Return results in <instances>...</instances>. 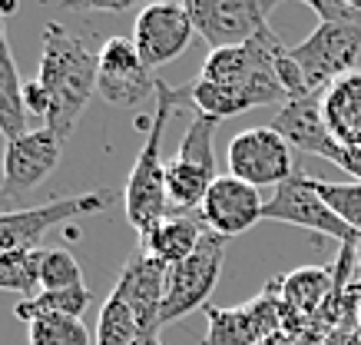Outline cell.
Returning <instances> with one entry per match:
<instances>
[{"mask_svg": "<svg viewBox=\"0 0 361 345\" xmlns=\"http://www.w3.org/2000/svg\"><path fill=\"white\" fill-rule=\"evenodd\" d=\"M99 80V54L83 37L70 34L60 23H47L40 37V67H37V83L44 87L50 100V116L44 126L56 133L70 136L77 126L80 113L97 93Z\"/></svg>", "mask_w": 361, "mask_h": 345, "instance_id": "1", "label": "cell"}, {"mask_svg": "<svg viewBox=\"0 0 361 345\" xmlns=\"http://www.w3.org/2000/svg\"><path fill=\"white\" fill-rule=\"evenodd\" d=\"M189 103V87L173 90L166 80L156 83V110L146 126V143H142L130 176L123 190V212L136 233H146L163 216H169V200H166V159H163V133L176 110Z\"/></svg>", "mask_w": 361, "mask_h": 345, "instance_id": "2", "label": "cell"}, {"mask_svg": "<svg viewBox=\"0 0 361 345\" xmlns=\"http://www.w3.org/2000/svg\"><path fill=\"white\" fill-rule=\"evenodd\" d=\"M216 126L212 116L189 123L176 156L166 163V200L169 212H192L202 206L209 186L216 183Z\"/></svg>", "mask_w": 361, "mask_h": 345, "instance_id": "3", "label": "cell"}, {"mask_svg": "<svg viewBox=\"0 0 361 345\" xmlns=\"http://www.w3.org/2000/svg\"><path fill=\"white\" fill-rule=\"evenodd\" d=\"M226 236L219 233H202L196 253L186 256L183 262L169 266L166 276V299L163 312H159V325H173L179 319H186L189 312H196L199 305H209V296L216 289V282L222 276V262H226Z\"/></svg>", "mask_w": 361, "mask_h": 345, "instance_id": "4", "label": "cell"}, {"mask_svg": "<svg viewBox=\"0 0 361 345\" xmlns=\"http://www.w3.org/2000/svg\"><path fill=\"white\" fill-rule=\"evenodd\" d=\"M206 319L209 329L202 345H259L269 335L285 332L288 309H285L279 282H269L252 302L229 305V309L206 305Z\"/></svg>", "mask_w": 361, "mask_h": 345, "instance_id": "5", "label": "cell"}, {"mask_svg": "<svg viewBox=\"0 0 361 345\" xmlns=\"http://www.w3.org/2000/svg\"><path fill=\"white\" fill-rule=\"evenodd\" d=\"M110 206H113V193L97 190V193H80V196H63V200L40 202V206H27V210L0 212V253L40 249L44 233L56 229L66 219H77V216L106 212Z\"/></svg>", "mask_w": 361, "mask_h": 345, "instance_id": "6", "label": "cell"}, {"mask_svg": "<svg viewBox=\"0 0 361 345\" xmlns=\"http://www.w3.org/2000/svg\"><path fill=\"white\" fill-rule=\"evenodd\" d=\"M361 54V23H318L315 30L292 47L295 63L305 73L308 93L325 90L355 70Z\"/></svg>", "mask_w": 361, "mask_h": 345, "instance_id": "7", "label": "cell"}, {"mask_svg": "<svg viewBox=\"0 0 361 345\" xmlns=\"http://www.w3.org/2000/svg\"><path fill=\"white\" fill-rule=\"evenodd\" d=\"M262 219L302 226V229H312V233H318V236L338 239L341 246H361V236L355 233L348 223H341L338 212L318 196L315 176H305V173H298V169L275 190L272 200L265 202Z\"/></svg>", "mask_w": 361, "mask_h": 345, "instance_id": "8", "label": "cell"}, {"mask_svg": "<svg viewBox=\"0 0 361 345\" xmlns=\"http://www.w3.org/2000/svg\"><path fill=\"white\" fill-rule=\"evenodd\" d=\"M192 17L196 34L212 50L242 47L269 30V13L279 0H179Z\"/></svg>", "mask_w": 361, "mask_h": 345, "instance_id": "9", "label": "cell"}, {"mask_svg": "<svg viewBox=\"0 0 361 345\" xmlns=\"http://www.w3.org/2000/svg\"><path fill=\"white\" fill-rule=\"evenodd\" d=\"M99 54L97 97L116 110H140L156 97L153 70L146 67L133 47V37H106Z\"/></svg>", "mask_w": 361, "mask_h": 345, "instance_id": "10", "label": "cell"}, {"mask_svg": "<svg viewBox=\"0 0 361 345\" xmlns=\"http://www.w3.org/2000/svg\"><path fill=\"white\" fill-rule=\"evenodd\" d=\"M226 167L232 176H239L249 186H282L285 179L295 173L292 163V146L275 133L272 126H249L232 136Z\"/></svg>", "mask_w": 361, "mask_h": 345, "instance_id": "11", "label": "cell"}, {"mask_svg": "<svg viewBox=\"0 0 361 345\" xmlns=\"http://www.w3.org/2000/svg\"><path fill=\"white\" fill-rule=\"evenodd\" d=\"M192 34H196L192 17L179 0H156V4H146L136 13L133 47H136V54L146 67L159 70L186 50Z\"/></svg>", "mask_w": 361, "mask_h": 345, "instance_id": "12", "label": "cell"}, {"mask_svg": "<svg viewBox=\"0 0 361 345\" xmlns=\"http://www.w3.org/2000/svg\"><path fill=\"white\" fill-rule=\"evenodd\" d=\"M70 136L56 133L50 126L40 130H27L17 140H7V179H4V193L17 200L23 193L37 190L47 176L60 167Z\"/></svg>", "mask_w": 361, "mask_h": 345, "instance_id": "13", "label": "cell"}, {"mask_svg": "<svg viewBox=\"0 0 361 345\" xmlns=\"http://www.w3.org/2000/svg\"><path fill=\"white\" fill-rule=\"evenodd\" d=\"M262 212H265V202L255 186L242 183L232 173H219L216 183L209 186L202 206H199V219L206 223L209 233L235 239V236L249 233L252 226L262 219Z\"/></svg>", "mask_w": 361, "mask_h": 345, "instance_id": "14", "label": "cell"}, {"mask_svg": "<svg viewBox=\"0 0 361 345\" xmlns=\"http://www.w3.org/2000/svg\"><path fill=\"white\" fill-rule=\"evenodd\" d=\"M166 276H169L166 262L146 256V253H136V256L126 259V266H123L120 279L113 286V292L133 309L136 322H140V332L146 335H156L163 329L159 312H163L166 299Z\"/></svg>", "mask_w": 361, "mask_h": 345, "instance_id": "15", "label": "cell"}, {"mask_svg": "<svg viewBox=\"0 0 361 345\" xmlns=\"http://www.w3.org/2000/svg\"><path fill=\"white\" fill-rule=\"evenodd\" d=\"M269 126H272L292 150L322 156V159H329V163H335L341 153V143L331 136L329 123H325V113H322V93L285 100Z\"/></svg>", "mask_w": 361, "mask_h": 345, "instance_id": "16", "label": "cell"}, {"mask_svg": "<svg viewBox=\"0 0 361 345\" xmlns=\"http://www.w3.org/2000/svg\"><path fill=\"white\" fill-rule=\"evenodd\" d=\"M288 100L282 87H219V83H209V80H192L189 87V103L196 107L199 116H212V120H226V116H239L245 110L255 107H269V103H282Z\"/></svg>", "mask_w": 361, "mask_h": 345, "instance_id": "17", "label": "cell"}, {"mask_svg": "<svg viewBox=\"0 0 361 345\" xmlns=\"http://www.w3.org/2000/svg\"><path fill=\"white\" fill-rule=\"evenodd\" d=\"M202 233H206V223L199 216L169 212L156 226H149L146 233H140V253L159 259L166 266H176V262H183L186 256L196 253Z\"/></svg>", "mask_w": 361, "mask_h": 345, "instance_id": "18", "label": "cell"}, {"mask_svg": "<svg viewBox=\"0 0 361 345\" xmlns=\"http://www.w3.org/2000/svg\"><path fill=\"white\" fill-rule=\"evenodd\" d=\"M322 113L341 146L361 150V70H351L322 93Z\"/></svg>", "mask_w": 361, "mask_h": 345, "instance_id": "19", "label": "cell"}, {"mask_svg": "<svg viewBox=\"0 0 361 345\" xmlns=\"http://www.w3.org/2000/svg\"><path fill=\"white\" fill-rule=\"evenodd\" d=\"M0 133L7 140L27 133V103H23V83L13 63L11 44H7V30L0 20Z\"/></svg>", "mask_w": 361, "mask_h": 345, "instance_id": "20", "label": "cell"}, {"mask_svg": "<svg viewBox=\"0 0 361 345\" xmlns=\"http://www.w3.org/2000/svg\"><path fill=\"white\" fill-rule=\"evenodd\" d=\"M331 286H335V272L325 266H302L279 279L288 315H312L322 302L329 299Z\"/></svg>", "mask_w": 361, "mask_h": 345, "instance_id": "21", "label": "cell"}, {"mask_svg": "<svg viewBox=\"0 0 361 345\" xmlns=\"http://www.w3.org/2000/svg\"><path fill=\"white\" fill-rule=\"evenodd\" d=\"M90 289L77 286V289H40L37 296H27L13 305V319L30 325L40 315H83L90 309Z\"/></svg>", "mask_w": 361, "mask_h": 345, "instance_id": "22", "label": "cell"}, {"mask_svg": "<svg viewBox=\"0 0 361 345\" xmlns=\"http://www.w3.org/2000/svg\"><path fill=\"white\" fill-rule=\"evenodd\" d=\"M40 266H44V249H17V253H0V289L37 296L40 292Z\"/></svg>", "mask_w": 361, "mask_h": 345, "instance_id": "23", "label": "cell"}, {"mask_svg": "<svg viewBox=\"0 0 361 345\" xmlns=\"http://www.w3.org/2000/svg\"><path fill=\"white\" fill-rule=\"evenodd\" d=\"M27 339L30 345H97L77 315H40L27 325Z\"/></svg>", "mask_w": 361, "mask_h": 345, "instance_id": "24", "label": "cell"}, {"mask_svg": "<svg viewBox=\"0 0 361 345\" xmlns=\"http://www.w3.org/2000/svg\"><path fill=\"white\" fill-rule=\"evenodd\" d=\"M140 322L126 302L110 292V299L103 302L97 322V345H130L133 339H140Z\"/></svg>", "mask_w": 361, "mask_h": 345, "instance_id": "25", "label": "cell"}, {"mask_svg": "<svg viewBox=\"0 0 361 345\" xmlns=\"http://www.w3.org/2000/svg\"><path fill=\"white\" fill-rule=\"evenodd\" d=\"M318 196L338 212L341 223H348L361 236V183H329V179H315Z\"/></svg>", "mask_w": 361, "mask_h": 345, "instance_id": "26", "label": "cell"}, {"mask_svg": "<svg viewBox=\"0 0 361 345\" xmlns=\"http://www.w3.org/2000/svg\"><path fill=\"white\" fill-rule=\"evenodd\" d=\"M83 286V269L70 249H44L40 289H77Z\"/></svg>", "mask_w": 361, "mask_h": 345, "instance_id": "27", "label": "cell"}, {"mask_svg": "<svg viewBox=\"0 0 361 345\" xmlns=\"http://www.w3.org/2000/svg\"><path fill=\"white\" fill-rule=\"evenodd\" d=\"M302 4L318 13V23H361V13L341 0H302Z\"/></svg>", "mask_w": 361, "mask_h": 345, "instance_id": "28", "label": "cell"}, {"mask_svg": "<svg viewBox=\"0 0 361 345\" xmlns=\"http://www.w3.org/2000/svg\"><path fill=\"white\" fill-rule=\"evenodd\" d=\"M66 11H80V13H93V11H106V13H123V11H133L140 7L146 0H60ZM156 4V0H153Z\"/></svg>", "mask_w": 361, "mask_h": 345, "instance_id": "29", "label": "cell"}, {"mask_svg": "<svg viewBox=\"0 0 361 345\" xmlns=\"http://www.w3.org/2000/svg\"><path fill=\"white\" fill-rule=\"evenodd\" d=\"M335 167L345 169L348 176H355V183H361V150H355V146H341Z\"/></svg>", "mask_w": 361, "mask_h": 345, "instance_id": "30", "label": "cell"}, {"mask_svg": "<svg viewBox=\"0 0 361 345\" xmlns=\"http://www.w3.org/2000/svg\"><path fill=\"white\" fill-rule=\"evenodd\" d=\"M4 179H7V136L0 133V196H7L4 193ZM11 200V196H7Z\"/></svg>", "mask_w": 361, "mask_h": 345, "instance_id": "31", "label": "cell"}, {"mask_svg": "<svg viewBox=\"0 0 361 345\" xmlns=\"http://www.w3.org/2000/svg\"><path fill=\"white\" fill-rule=\"evenodd\" d=\"M259 345H295V342H292L285 332H275V335H269V339H262Z\"/></svg>", "mask_w": 361, "mask_h": 345, "instance_id": "32", "label": "cell"}, {"mask_svg": "<svg viewBox=\"0 0 361 345\" xmlns=\"http://www.w3.org/2000/svg\"><path fill=\"white\" fill-rule=\"evenodd\" d=\"M130 345H163V339H159V332H156V335H146V332H142L140 339H133Z\"/></svg>", "mask_w": 361, "mask_h": 345, "instance_id": "33", "label": "cell"}, {"mask_svg": "<svg viewBox=\"0 0 361 345\" xmlns=\"http://www.w3.org/2000/svg\"><path fill=\"white\" fill-rule=\"evenodd\" d=\"M341 4H348L351 11H358V13H361V0H341Z\"/></svg>", "mask_w": 361, "mask_h": 345, "instance_id": "34", "label": "cell"}, {"mask_svg": "<svg viewBox=\"0 0 361 345\" xmlns=\"http://www.w3.org/2000/svg\"><path fill=\"white\" fill-rule=\"evenodd\" d=\"M0 20H4V17H0Z\"/></svg>", "mask_w": 361, "mask_h": 345, "instance_id": "35", "label": "cell"}]
</instances>
